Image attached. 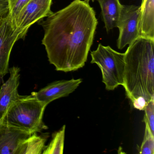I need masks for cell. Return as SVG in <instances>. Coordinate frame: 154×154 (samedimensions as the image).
<instances>
[{
  "mask_svg": "<svg viewBox=\"0 0 154 154\" xmlns=\"http://www.w3.org/2000/svg\"><path fill=\"white\" fill-rule=\"evenodd\" d=\"M145 123V134L142 144L139 149L141 154H154V135L150 131L146 121L144 119Z\"/></svg>",
  "mask_w": 154,
  "mask_h": 154,
  "instance_id": "15",
  "label": "cell"
},
{
  "mask_svg": "<svg viewBox=\"0 0 154 154\" xmlns=\"http://www.w3.org/2000/svg\"><path fill=\"white\" fill-rule=\"evenodd\" d=\"M66 125H63L58 131L52 135L50 143L46 146L43 154H63L64 145Z\"/></svg>",
  "mask_w": 154,
  "mask_h": 154,
  "instance_id": "14",
  "label": "cell"
},
{
  "mask_svg": "<svg viewBox=\"0 0 154 154\" xmlns=\"http://www.w3.org/2000/svg\"><path fill=\"white\" fill-rule=\"evenodd\" d=\"M107 32L117 27L122 4L119 0H98Z\"/></svg>",
  "mask_w": 154,
  "mask_h": 154,
  "instance_id": "12",
  "label": "cell"
},
{
  "mask_svg": "<svg viewBox=\"0 0 154 154\" xmlns=\"http://www.w3.org/2000/svg\"><path fill=\"white\" fill-rule=\"evenodd\" d=\"M89 2L74 0L41 24L45 31L42 44L57 71H76L87 61L98 24Z\"/></svg>",
  "mask_w": 154,
  "mask_h": 154,
  "instance_id": "1",
  "label": "cell"
},
{
  "mask_svg": "<svg viewBox=\"0 0 154 154\" xmlns=\"http://www.w3.org/2000/svg\"><path fill=\"white\" fill-rule=\"evenodd\" d=\"M144 119L147 122L150 131L154 135V97L152 98L144 109Z\"/></svg>",
  "mask_w": 154,
  "mask_h": 154,
  "instance_id": "17",
  "label": "cell"
},
{
  "mask_svg": "<svg viewBox=\"0 0 154 154\" xmlns=\"http://www.w3.org/2000/svg\"><path fill=\"white\" fill-rule=\"evenodd\" d=\"M30 0H9V16L12 21L14 28L15 20L22 9Z\"/></svg>",
  "mask_w": 154,
  "mask_h": 154,
  "instance_id": "16",
  "label": "cell"
},
{
  "mask_svg": "<svg viewBox=\"0 0 154 154\" xmlns=\"http://www.w3.org/2000/svg\"><path fill=\"white\" fill-rule=\"evenodd\" d=\"M140 7L122 5L117 27L119 29L118 48L122 49L139 37L138 24Z\"/></svg>",
  "mask_w": 154,
  "mask_h": 154,
  "instance_id": "5",
  "label": "cell"
},
{
  "mask_svg": "<svg viewBox=\"0 0 154 154\" xmlns=\"http://www.w3.org/2000/svg\"><path fill=\"white\" fill-rule=\"evenodd\" d=\"M47 106L32 94L20 95L10 105L1 122L32 134L40 132L48 128L43 121Z\"/></svg>",
  "mask_w": 154,
  "mask_h": 154,
  "instance_id": "3",
  "label": "cell"
},
{
  "mask_svg": "<svg viewBox=\"0 0 154 154\" xmlns=\"http://www.w3.org/2000/svg\"><path fill=\"white\" fill-rule=\"evenodd\" d=\"M4 17H0V24H1V23L2 21V19H3V18H4Z\"/></svg>",
  "mask_w": 154,
  "mask_h": 154,
  "instance_id": "19",
  "label": "cell"
},
{
  "mask_svg": "<svg viewBox=\"0 0 154 154\" xmlns=\"http://www.w3.org/2000/svg\"><path fill=\"white\" fill-rule=\"evenodd\" d=\"M154 40L139 37L124 53L123 86L131 103L137 98L148 103L154 97Z\"/></svg>",
  "mask_w": 154,
  "mask_h": 154,
  "instance_id": "2",
  "label": "cell"
},
{
  "mask_svg": "<svg viewBox=\"0 0 154 154\" xmlns=\"http://www.w3.org/2000/svg\"><path fill=\"white\" fill-rule=\"evenodd\" d=\"M91 63L99 66L102 82L107 91H113L124 85L125 73L124 53L115 51L109 46L99 44L96 50L91 52Z\"/></svg>",
  "mask_w": 154,
  "mask_h": 154,
  "instance_id": "4",
  "label": "cell"
},
{
  "mask_svg": "<svg viewBox=\"0 0 154 154\" xmlns=\"http://www.w3.org/2000/svg\"><path fill=\"white\" fill-rule=\"evenodd\" d=\"M52 3V0H30L17 17L15 29L20 31L24 37L32 25L53 13L51 11Z\"/></svg>",
  "mask_w": 154,
  "mask_h": 154,
  "instance_id": "6",
  "label": "cell"
},
{
  "mask_svg": "<svg viewBox=\"0 0 154 154\" xmlns=\"http://www.w3.org/2000/svg\"><path fill=\"white\" fill-rule=\"evenodd\" d=\"M20 72L19 67L13 66L11 68L8 79L0 88V122L4 118L12 102L20 96L18 91L20 78Z\"/></svg>",
  "mask_w": 154,
  "mask_h": 154,
  "instance_id": "10",
  "label": "cell"
},
{
  "mask_svg": "<svg viewBox=\"0 0 154 154\" xmlns=\"http://www.w3.org/2000/svg\"><path fill=\"white\" fill-rule=\"evenodd\" d=\"M89 1H91V0H89ZM92 1H94V0H92Z\"/></svg>",
  "mask_w": 154,
  "mask_h": 154,
  "instance_id": "20",
  "label": "cell"
},
{
  "mask_svg": "<svg viewBox=\"0 0 154 154\" xmlns=\"http://www.w3.org/2000/svg\"><path fill=\"white\" fill-rule=\"evenodd\" d=\"M9 12V0H0V17H5Z\"/></svg>",
  "mask_w": 154,
  "mask_h": 154,
  "instance_id": "18",
  "label": "cell"
},
{
  "mask_svg": "<svg viewBox=\"0 0 154 154\" xmlns=\"http://www.w3.org/2000/svg\"><path fill=\"white\" fill-rule=\"evenodd\" d=\"M138 30L139 37L154 40V0H142Z\"/></svg>",
  "mask_w": 154,
  "mask_h": 154,
  "instance_id": "11",
  "label": "cell"
},
{
  "mask_svg": "<svg viewBox=\"0 0 154 154\" xmlns=\"http://www.w3.org/2000/svg\"><path fill=\"white\" fill-rule=\"evenodd\" d=\"M32 133L0 122V154H17L22 143Z\"/></svg>",
  "mask_w": 154,
  "mask_h": 154,
  "instance_id": "9",
  "label": "cell"
},
{
  "mask_svg": "<svg viewBox=\"0 0 154 154\" xmlns=\"http://www.w3.org/2000/svg\"><path fill=\"white\" fill-rule=\"evenodd\" d=\"M82 82V79L56 81L38 91L32 92L31 94L48 105L55 100L68 96L78 88Z\"/></svg>",
  "mask_w": 154,
  "mask_h": 154,
  "instance_id": "8",
  "label": "cell"
},
{
  "mask_svg": "<svg viewBox=\"0 0 154 154\" xmlns=\"http://www.w3.org/2000/svg\"><path fill=\"white\" fill-rule=\"evenodd\" d=\"M48 136H41L37 133L31 134L20 145L17 154H42Z\"/></svg>",
  "mask_w": 154,
  "mask_h": 154,
  "instance_id": "13",
  "label": "cell"
},
{
  "mask_svg": "<svg viewBox=\"0 0 154 154\" xmlns=\"http://www.w3.org/2000/svg\"><path fill=\"white\" fill-rule=\"evenodd\" d=\"M23 38L21 32L14 28L9 14L4 17L0 24V77L8 72L12 48L16 41Z\"/></svg>",
  "mask_w": 154,
  "mask_h": 154,
  "instance_id": "7",
  "label": "cell"
}]
</instances>
